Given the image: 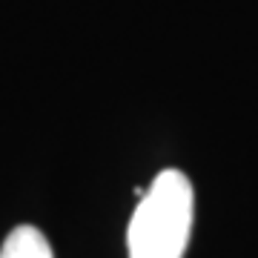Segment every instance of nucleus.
<instances>
[{"label":"nucleus","mask_w":258,"mask_h":258,"mask_svg":"<svg viewBox=\"0 0 258 258\" xmlns=\"http://www.w3.org/2000/svg\"><path fill=\"white\" fill-rule=\"evenodd\" d=\"M195 192L181 169L158 172L129 221V258H184L192 232Z\"/></svg>","instance_id":"1"},{"label":"nucleus","mask_w":258,"mask_h":258,"mask_svg":"<svg viewBox=\"0 0 258 258\" xmlns=\"http://www.w3.org/2000/svg\"><path fill=\"white\" fill-rule=\"evenodd\" d=\"M0 258H55L52 247H49L46 235L37 230V227H18L9 232V238L3 241Z\"/></svg>","instance_id":"2"}]
</instances>
